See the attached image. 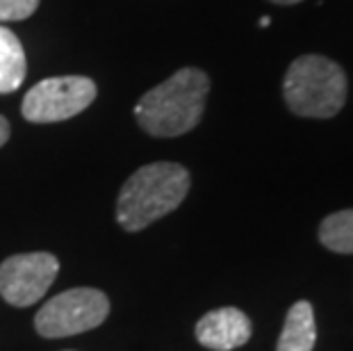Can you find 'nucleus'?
<instances>
[{"label":"nucleus","instance_id":"obj_1","mask_svg":"<svg viewBox=\"0 0 353 351\" xmlns=\"http://www.w3.org/2000/svg\"><path fill=\"white\" fill-rule=\"evenodd\" d=\"M210 78L201 69L187 66L162 85L153 87L134 108L139 128L153 137H180L201 123Z\"/></svg>","mask_w":353,"mask_h":351},{"label":"nucleus","instance_id":"obj_2","mask_svg":"<svg viewBox=\"0 0 353 351\" xmlns=\"http://www.w3.org/2000/svg\"><path fill=\"white\" fill-rule=\"evenodd\" d=\"M192 176L183 164L153 162L137 169L123 183L117 199V221L137 233L174 212L190 192Z\"/></svg>","mask_w":353,"mask_h":351},{"label":"nucleus","instance_id":"obj_3","mask_svg":"<svg viewBox=\"0 0 353 351\" xmlns=\"http://www.w3.org/2000/svg\"><path fill=\"white\" fill-rule=\"evenodd\" d=\"M283 96L296 117L330 119L347 103V76L324 55H301L285 73Z\"/></svg>","mask_w":353,"mask_h":351},{"label":"nucleus","instance_id":"obj_4","mask_svg":"<svg viewBox=\"0 0 353 351\" xmlns=\"http://www.w3.org/2000/svg\"><path fill=\"white\" fill-rule=\"evenodd\" d=\"M108 312V294L96 288H73L41 305L34 317V328L43 338H69L101 326Z\"/></svg>","mask_w":353,"mask_h":351},{"label":"nucleus","instance_id":"obj_5","mask_svg":"<svg viewBox=\"0 0 353 351\" xmlns=\"http://www.w3.org/2000/svg\"><path fill=\"white\" fill-rule=\"evenodd\" d=\"M96 82L85 76L46 78L30 89L21 103L26 121L30 123H57L78 117L94 103Z\"/></svg>","mask_w":353,"mask_h":351},{"label":"nucleus","instance_id":"obj_6","mask_svg":"<svg viewBox=\"0 0 353 351\" xmlns=\"http://www.w3.org/2000/svg\"><path fill=\"white\" fill-rule=\"evenodd\" d=\"M59 272L52 253H17L0 265V294L7 303L26 308L48 292Z\"/></svg>","mask_w":353,"mask_h":351},{"label":"nucleus","instance_id":"obj_7","mask_svg":"<svg viewBox=\"0 0 353 351\" xmlns=\"http://www.w3.org/2000/svg\"><path fill=\"white\" fill-rule=\"evenodd\" d=\"M253 324L239 308H216L205 312L196 324V340L205 349L230 351L251 340Z\"/></svg>","mask_w":353,"mask_h":351},{"label":"nucleus","instance_id":"obj_8","mask_svg":"<svg viewBox=\"0 0 353 351\" xmlns=\"http://www.w3.org/2000/svg\"><path fill=\"white\" fill-rule=\"evenodd\" d=\"M317 342V324L310 301H296L285 317L276 351H312Z\"/></svg>","mask_w":353,"mask_h":351},{"label":"nucleus","instance_id":"obj_9","mask_svg":"<svg viewBox=\"0 0 353 351\" xmlns=\"http://www.w3.org/2000/svg\"><path fill=\"white\" fill-rule=\"evenodd\" d=\"M28 59L23 43L10 28L0 26V94H12L23 85Z\"/></svg>","mask_w":353,"mask_h":351},{"label":"nucleus","instance_id":"obj_10","mask_svg":"<svg viewBox=\"0 0 353 351\" xmlns=\"http://www.w3.org/2000/svg\"><path fill=\"white\" fill-rule=\"evenodd\" d=\"M319 240L335 253H353V210L328 214L319 226Z\"/></svg>","mask_w":353,"mask_h":351},{"label":"nucleus","instance_id":"obj_11","mask_svg":"<svg viewBox=\"0 0 353 351\" xmlns=\"http://www.w3.org/2000/svg\"><path fill=\"white\" fill-rule=\"evenodd\" d=\"M39 0H0V23L26 21L37 12Z\"/></svg>","mask_w":353,"mask_h":351},{"label":"nucleus","instance_id":"obj_12","mask_svg":"<svg viewBox=\"0 0 353 351\" xmlns=\"http://www.w3.org/2000/svg\"><path fill=\"white\" fill-rule=\"evenodd\" d=\"M7 139H10V121L5 117H0V146H5Z\"/></svg>","mask_w":353,"mask_h":351},{"label":"nucleus","instance_id":"obj_13","mask_svg":"<svg viewBox=\"0 0 353 351\" xmlns=\"http://www.w3.org/2000/svg\"><path fill=\"white\" fill-rule=\"evenodd\" d=\"M272 3H276V5H299V3H303V0H272Z\"/></svg>","mask_w":353,"mask_h":351},{"label":"nucleus","instance_id":"obj_14","mask_svg":"<svg viewBox=\"0 0 353 351\" xmlns=\"http://www.w3.org/2000/svg\"><path fill=\"white\" fill-rule=\"evenodd\" d=\"M260 26H262V28H267V26H269V17H262V21H260Z\"/></svg>","mask_w":353,"mask_h":351}]
</instances>
